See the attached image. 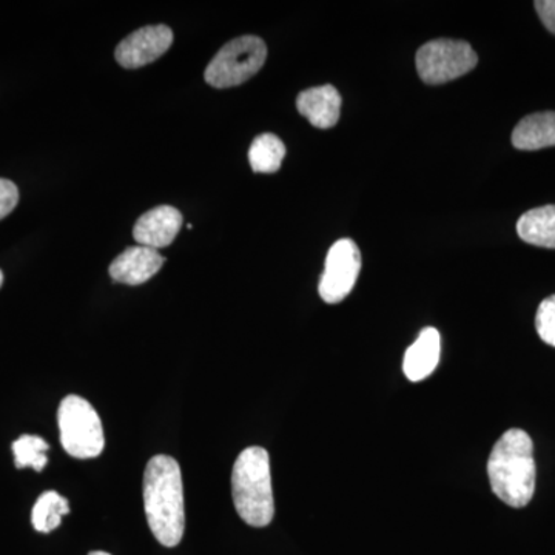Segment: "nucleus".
I'll use <instances>...</instances> for the list:
<instances>
[{"mask_svg": "<svg viewBox=\"0 0 555 555\" xmlns=\"http://www.w3.org/2000/svg\"><path fill=\"white\" fill-rule=\"evenodd\" d=\"M361 272L360 248L352 240L337 241L328 250L326 266L321 275L320 297L327 305H338L349 297Z\"/></svg>", "mask_w": 555, "mask_h": 555, "instance_id": "0eeeda50", "label": "nucleus"}, {"mask_svg": "<svg viewBox=\"0 0 555 555\" xmlns=\"http://www.w3.org/2000/svg\"><path fill=\"white\" fill-rule=\"evenodd\" d=\"M415 64L423 82L440 86L473 72L478 56L465 40L437 39L416 51Z\"/></svg>", "mask_w": 555, "mask_h": 555, "instance_id": "423d86ee", "label": "nucleus"}, {"mask_svg": "<svg viewBox=\"0 0 555 555\" xmlns=\"http://www.w3.org/2000/svg\"><path fill=\"white\" fill-rule=\"evenodd\" d=\"M166 258L159 250L145 246L126 248L115 261L109 264V276L115 283L127 286H139L147 283L163 269Z\"/></svg>", "mask_w": 555, "mask_h": 555, "instance_id": "1a4fd4ad", "label": "nucleus"}, {"mask_svg": "<svg viewBox=\"0 0 555 555\" xmlns=\"http://www.w3.org/2000/svg\"><path fill=\"white\" fill-rule=\"evenodd\" d=\"M144 509L160 545L175 547L185 531L184 486L181 467L169 455H156L144 474Z\"/></svg>", "mask_w": 555, "mask_h": 555, "instance_id": "f257e3e1", "label": "nucleus"}, {"mask_svg": "<svg viewBox=\"0 0 555 555\" xmlns=\"http://www.w3.org/2000/svg\"><path fill=\"white\" fill-rule=\"evenodd\" d=\"M69 514L68 500L56 491H47L39 496L31 511V524L36 531L49 534L60 528L62 517Z\"/></svg>", "mask_w": 555, "mask_h": 555, "instance_id": "dca6fc26", "label": "nucleus"}, {"mask_svg": "<svg viewBox=\"0 0 555 555\" xmlns=\"http://www.w3.org/2000/svg\"><path fill=\"white\" fill-rule=\"evenodd\" d=\"M50 447L43 438L38 436H22L13 443L14 463L17 469L31 467L36 473H42L49 463L47 451Z\"/></svg>", "mask_w": 555, "mask_h": 555, "instance_id": "f3484780", "label": "nucleus"}, {"mask_svg": "<svg viewBox=\"0 0 555 555\" xmlns=\"http://www.w3.org/2000/svg\"><path fill=\"white\" fill-rule=\"evenodd\" d=\"M268 60V47L258 36L230 40L207 65L206 82L215 89H230L254 78Z\"/></svg>", "mask_w": 555, "mask_h": 555, "instance_id": "39448f33", "label": "nucleus"}, {"mask_svg": "<svg viewBox=\"0 0 555 555\" xmlns=\"http://www.w3.org/2000/svg\"><path fill=\"white\" fill-rule=\"evenodd\" d=\"M492 492L507 506L529 505L535 492L534 443L528 433L509 429L499 438L488 460Z\"/></svg>", "mask_w": 555, "mask_h": 555, "instance_id": "f03ea898", "label": "nucleus"}, {"mask_svg": "<svg viewBox=\"0 0 555 555\" xmlns=\"http://www.w3.org/2000/svg\"><path fill=\"white\" fill-rule=\"evenodd\" d=\"M61 443L75 459H96L105 447L104 429L98 412L86 398L68 396L62 400L60 412Z\"/></svg>", "mask_w": 555, "mask_h": 555, "instance_id": "20e7f679", "label": "nucleus"}, {"mask_svg": "<svg viewBox=\"0 0 555 555\" xmlns=\"http://www.w3.org/2000/svg\"><path fill=\"white\" fill-rule=\"evenodd\" d=\"M20 203V190L14 182L0 178V219L9 217Z\"/></svg>", "mask_w": 555, "mask_h": 555, "instance_id": "6ab92c4d", "label": "nucleus"}, {"mask_svg": "<svg viewBox=\"0 0 555 555\" xmlns=\"http://www.w3.org/2000/svg\"><path fill=\"white\" fill-rule=\"evenodd\" d=\"M182 228V214L171 206L152 208L138 219L133 229V238L139 246L150 248L169 247Z\"/></svg>", "mask_w": 555, "mask_h": 555, "instance_id": "9d476101", "label": "nucleus"}, {"mask_svg": "<svg viewBox=\"0 0 555 555\" xmlns=\"http://www.w3.org/2000/svg\"><path fill=\"white\" fill-rule=\"evenodd\" d=\"M517 233L531 246L555 248V206L526 211L518 219Z\"/></svg>", "mask_w": 555, "mask_h": 555, "instance_id": "4468645a", "label": "nucleus"}, {"mask_svg": "<svg viewBox=\"0 0 555 555\" xmlns=\"http://www.w3.org/2000/svg\"><path fill=\"white\" fill-rule=\"evenodd\" d=\"M284 156L286 145L273 133L259 134L248 150V160L255 173H275L281 169Z\"/></svg>", "mask_w": 555, "mask_h": 555, "instance_id": "2eb2a0df", "label": "nucleus"}, {"mask_svg": "<svg viewBox=\"0 0 555 555\" xmlns=\"http://www.w3.org/2000/svg\"><path fill=\"white\" fill-rule=\"evenodd\" d=\"M534 7L542 24L555 35V0H537Z\"/></svg>", "mask_w": 555, "mask_h": 555, "instance_id": "aec40b11", "label": "nucleus"}, {"mask_svg": "<svg viewBox=\"0 0 555 555\" xmlns=\"http://www.w3.org/2000/svg\"><path fill=\"white\" fill-rule=\"evenodd\" d=\"M173 43V31L167 25H149L131 33L116 49V61L124 68H141L159 60Z\"/></svg>", "mask_w": 555, "mask_h": 555, "instance_id": "6e6552de", "label": "nucleus"}, {"mask_svg": "<svg viewBox=\"0 0 555 555\" xmlns=\"http://www.w3.org/2000/svg\"><path fill=\"white\" fill-rule=\"evenodd\" d=\"M89 555H112V554L104 553V551H93V553H90Z\"/></svg>", "mask_w": 555, "mask_h": 555, "instance_id": "412c9836", "label": "nucleus"}, {"mask_svg": "<svg viewBox=\"0 0 555 555\" xmlns=\"http://www.w3.org/2000/svg\"><path fill=\"white\" fill-rule=\"evenodd\" d=\"M232 495L236 513L254 528H264L275 516L270 459L264 448L244 449L232 473Z\"/></svg>", "mask_w": 555, "mask_h": 555, "instance_id": "7ed1b4c3", "label": "nucleus"}, {"mask_svg": "<svg viewBox=\"0 0 555 555\" xmlns=\"http://www.w3.org/2000/svg\"><path fill=\"white\" fill-rule=\"evenodd\" d=\"M513 145L524 152L555 147V112L525 116L513 131Z\"/></svg>", "mask_w": 555, "mask_h": 555, "instance_id": "ddd939ff", "label": "nucleus"}, {"mask_svg": "<svg viewBox=\"0 0 555 555\" xmlns=\"http://www.w3.org/2000/svg\"><path fill=\"white\" fill-rule=\"evenodd\" d=\"M441 356L437 328L426 327L404 353L403 372L412 383L423 382L436 372Z\"/></svg>", "mask_w": 555, "mask_h": 555, "instance_id": "f8f14e48", "label": "nucleus"}, {"mask_svg": "<svg viewBox=\"0 0 555 555\" xmlns=\"http://www.w3.org/2000/svg\"><path fill=\"white\" fill-rule=\"evenodd\" d=\"M535 328L543 343L555 347V295L540 302L537 309Z\"/></svg>", "mask_w": 555, "mask_h": 555, "instance_id": "a211bd4d", "label": "nucleus"}, {"mask_svg": "<svg viewBox=\"0 0 555 555\" xmlns=\"http://www.w3.org/2000/svg\"><path fill=\"white\" fill-rule=\"evenodd\" d=\"M3 284V273L2 270H0V287H2Z\"/></svg>", "mask_w": 555, "mask_h": 555, "instance_id": "4be33fe9", "label": "nucleus"}, {"mask_svg": "<svg viewBox=\"0 0 555 555\" xmlns=\"http://www.w3.org/2000/svg\"><path fill=\"white\" fill-rule=\"evenodd\" d=\"M341 94L334 86L313 87L297 98L298 112L321 130L337 126L341 115Z\"/></svg>", "mask_w": 555, "mask_h": 555, "instance_id": "9b49d317", "label": "nucleus"}]
</instances>
